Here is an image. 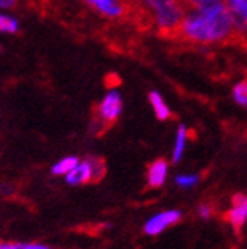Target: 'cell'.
I'll return each instance as SVG.
<instances>
[{
    "instance_id": "e0dca14e",
    "label": "cell",
    "mask_w": 247,
    "mask_h": 249,
    "mask_svg": "<svg viewBox=\"0 0 247 249\" xmlns=\"http://www.w3.org/2000/svg\"><path fill=\"white\" fill-rule=\"evenodd\" d=\"M90 160V164H91V169H93V178L94 181H100L103 177H105V173H106V167H105V163H103V160L102 158H99V157H86Z\"/></svg>"
},
{
    "instance_id": "9c48e42d",
    "label": "cell",
    "mask_w": 247,
    "mask_h": 249,
    "mask_svg": "<svg viewBox=\"0 0 247 249\" xmlns=\"http://www.w3.org/2000/svg\"><path fill=\"white\" fill-rule=\"evenodd\" d=\"M64 181L71 187H79L83 184L93 182L94 178H93V169L90 164V160L88 158L81 160L78 166L73 169L67 177H64Z\"/></svg>"
},
{
    "instance_id": "7402d4cb",
    "label": "cell",
    "mask_w": 247,
    "mask_h": 249,
    "mask_svg": "<svg viewBox=\"0 0 247 249\" xmlns=\"http://www.w3.org/2000/svg\"><path fill=\"white\" fill-rule=\"evenodd\" d=\"M2 52H3V47H2V46H0V53H2Z\"/></svg>"
},
{
    "instance_id": "3957f363",
    "label": "cell",
    "mask_w": 247,
    "mask_h": 249,
    "mask_svg": "<svg viewBox=\"0 0 247 249\" xmlns=\"http://www.w3.org/2000/svg\"><path fill=\"white\" fill-rule=\"evenodd\" d=\"M123 113V96L115 87L111 89L103 94L100 102L96 107V122L105 129L115 123Z\"/></svg>"
},
{
    "instance_id": "5b68a950",
    "label": "cell",
    "mask_w": 247,
    "mask_h": 249,
    "mask_svg": "<svg viewBox=\"0 0 247 249\" xmlns=\"http://www.w3.org/2000/svg\"><path fill=\"white\" fill-rule=\"evenodd\" d=\"M182 219V211L181 210H164L159 213L153 214L146 220L143 231L150 235V237H156L170 227L176 225V223Z\"/></svg>"
},
{
    "instance_id": "52a82bcc",
    "label": "cell",
    "mask_w": 247,
    "mask_h": 249,
    "mask_svg": "<svg viewBox=\"0 0 247 249\" xmlns=\"http://www.w3.org/2000/svg\"><path fill=\"white\" fill-rule=\"evenodd\" d=\"M235 24L237 36L247 35V0H223Z\"/></svg>"
},
{
    "instance_id": "6da1fadb",
    "label": "cell",
    "mask_w": 247,
    "mask_h": 249,
    "mask_svg": "<svg viewBox=\"0 0 247 249\" xmlns=\"http://www.w3.org/2000/svg\"><path fill=\"white\" fill-rule=\"evenodd\" d=\"M237 36L233 18L225 2L200 9H187L176 38L191 46L225 44Z\"/></svg>"
},
{
    "instance_id": "277c9868",
    "label": "cell",
    "mask_w": 247,
    "mask_h": 249,
    "mask_svg": "<svg viewBox=\"0 0 247 249\" xmlns=\"http://www.w3.org/2000/svg\"><path fill=\"white\" fill-rule=\"evenodd\" d=\"M99 17L109 21H118L129 16L132 0H81Z\"/></svg>"
},
{
    "instance_id": "8fae6325",
    "label": "cell",
    "mask_w": 247,
    "mask_h": 249,
    "mask_svg": "<svg viewBox=\"0 0 247 249\" xmlns=\"http://www.w3.org/2000/svg\"><path fill=\"white\" fill-rule=\"evenodd\" d=\"M188 128L185 124H179L176 129V135H175V144H173V152H171V161L175 164H178L182 160L185 149H187V143H188Z\"/></svg>"
},
{
    "instance_id": "ac0fdd59",
    "label": "cell",
    "mask_w": 247,
    "mask_h": 249,
    "mask_svg": "<svg viewBox=\"0 0 247 249\" xmlns=\"http://www.w3.org/2000/svg\"><path fill=\"white\" fill-rule=\"evenodd\" d=\"M220 2H223V0H183L185 6L188 9H200V8H206V6H211Z\"/></svg>"
},
{
    "instance_id": "7a4b0ae2",
    "label": "cell",
    "mask_w": 247,
    "mask_h": 249,
    "mask_svg": "<svg viewBox=\"0 0 247 249\" xmlns=\"http://www.w3.org/2000/svg\"><path fill=\"white\" fill-rule=\"evenodd\" d=\"M147 24L159 35L176 36L187 6L183 0H132Z\"/></svg>"
},
{
    "instance_id": "44dd1931",
    "label": "cell",
    "mask_w": 247,
    "mask_h": 249,
    "mask_svg": "<svg viewBox=\"0 0 247 249\" xmlns=\"http://www.w3.org/2000/svg\"><path fill=\"white\" fill-rule=\"evenodd\" d=\"M18 5V0H0V11H11Z\"/></svg>"
},
{
    "instance_id": "30bf717a",
    "label": "cell",
    "mask_w": 247,
    "mask_h": 249,
    "mask_svg": "<svg viewBox=\"0 0 247 249\" xmlns=\"http://www.w3.org/2000/svg\"><path fill=\"white\" fill-rule=\"evenodd\" d=\"M149 104H150L158 120L164 122V120H168L171 117V109H170L168 104L165 102L164 96L159 91H156V90L149 91Z\"/></svg>"
},
{
    "instance_id": "ba28073f",
    "label": "cell",
    "mask_w": 247,
    "mask_h": 249,
    "mask_svg": "<svg viewBox=\"0 0 247 249\" xmlns=\"http://www.w3.org/2000/svg\"><path fill=\"white\" fill-rule=\"evenodd\" d=\"M168 163L164 158L155 160L147 167V185L150 189H161L168 178Z\"/></svg>"
},
{
    "instance_id": "5bb4252c",
    "label": "cell",
    "mask_w": 247,
    "mask_h": 249,
    "mask_svg": "<svg viewBox=\"0 0 247 249\" xmlns=\"http://www.w3.org/2000/svg\"><path fill=\"white\" fill-rule=\"evenodd\" d=\"M0 249H52V248L46 243H41V242L3 240V242H0Z\"/></svg>"
},
{
    "instance_id": "4fadbf2b",
    "label": "cell",
    "mask_w": 247,
    "mask_h": 249,
    "mask_svg": "<svg viewBox=\"0 0 247 249\" xmlns=\"http://www.w3.org/2000/svg\"><path fill=\"white\" fill-rule=\"evenodd\" d=\"M231 96H232V101L238 107L247 109V79H241L233 84Z\"/></svg>"
},
{
    "instance_id": "ffe728a7",
    "label": "cell",
    "mask_w": 247,
    "mask_h": 249,
    "mask_svg": "<svg viewBox=\"0 0 247 249\" xmlns=\"http://www.w3.org/2000/svg\"><path fill=\"white\" fill-rule=\"evenodd\" d=\"M16 193V187L12 182H2L0 184V196L8 199Z\"/></svg>"
},
{
    "instance_id": "7c38bea8",
    "label": "cell",
    "mask_w": 247,
    "mask_h": 249,
    "mask_svg": "<svg viewBox=\"0 0 247 249\" xmlns=\"http://www.w3.org/2000/svg\"><path fill=\"white\" fill-rule=\"evenodd\" d=\"M81 161L79 157L76 155H67V157H63L61 160L55 161L50 167V173L53 177H67L68 173L78 166V163Z\"/></svg>"
},
{
    "instance_id": "9a60e30c",
    "label": "cell",
    "mask_w": 247,
    "mask_h": 249,
    "mask_svg": "<svg viewBox=\"0 0 247 249\" xmlns=\"http://www.w3.org/2000/svg\"><path fill=\"white\" fill-rule=\"evenodd\" d=\"M18 32H20V21L14 16L0 12V34L16 35Z\"/></svg>"
},
{
    "instance_id": "2e32d148",
    "label": "cell",
    "mask_w": 247,
    "mask_h": 249,
    "mask_svg": "<svg viewBox=\"0 0 247 249\" xmlns=\"http://www.w3.org/2000/svg\"><path fill=\"white\" fill-rule=\"evenodd\" d=\"M199 181H200V177L196 175V173H179V175H176V178H175L176 185L183 190L194 189V187L199 184Z\"/></svg>"
},
{
    "instance_id": "8992f818",
    "label": "cell",
    "mask_w": 247,
    "mask_h": 249,
    "mask_svg": "<svg viewBox=\"0 0 247 249\" xmlns=\"http://www.w3.org/2000/svg\"><path fill=\"white\" fill-rule=\"evenodd\" d=\"M226 220L233 230H241L247 220V195L238 193L232 197V205L226 213Z\"/></svg>"
},
{
    "instance_id": "d6986e66",
    "label": "cell",
    "mask_w": 247,
    "mask_h": 249,
    "mask_svg": "<svg viewBox=\"0 0 247 249\" xmlns=\"http://www.w3.org/2000/svg\"><path fill=\"white\" fill-rule=\"evenodd\" d=\"M214 214V208L211 204H200L199 207H197V216H199L200 219L203 220H208L211 219Z\"/></svg>"
}]
</instances>
